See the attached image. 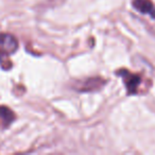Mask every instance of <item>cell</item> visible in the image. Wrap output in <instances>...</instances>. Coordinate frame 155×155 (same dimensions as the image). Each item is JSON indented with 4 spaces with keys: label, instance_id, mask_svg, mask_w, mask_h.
Instances as JSON below:
<instances>
[{
    "label": "cell",
    "instance_id": "1",
    "mask_svg": "<svg viewBox=\"0 0 155 155\" xmlns=\"http://www.w3.org/2000/svg\"><path fill=\"white\" fill-rule=\"evenodd\" d=\"M18 49V43L11 34L2 33L0 34V61L8 54H12Z\"/></svg>",
    "mask_w": 155,
    "mask_h": 155
},
{
    "label": "cell",
    "instance_id": "2",
    "mask_svg": "<svg viewBox=\"0 0 155 155\" xmlns=\"http://www.w3.org/2000/svg\"><path fill=\"white\" fill-rule=\"evenodd\" d=\"M117 74H119L122 78L123 82H124L125 86H127V91L129 95H133L137 91L138 86H139L140 82H141V79L138 74L136 73H132L130 71L122 69V70H119L117 72Z\"/></svg>",
    "mask_w": 155,
    "mask_h": 155
},
{
    "label": "cell",
    "instance_id": "3",
    "mask_svg": "<svg viewBox=\"0 0 155 155\" xmlns=\"http://www.w3.org/2000/svg\"><path fill=\"white\" fill-rule=\"evenodd\" d=\"M133 7L142 14H149L155 18V7L151 0H133Z\"/></svg>",
    "mask_w": 155,
    "mask_h": 155
},
{
    "label": "cell",
    "instance_id": "4",
    "mask_svg": "<svg viewBox=\"0 0 155 155\" xmlns=\"http://www.w3.org/2000/svg\"><path fill=\"white\" fill-rule=\"evenodd\" d=\"M15 119L14 113L7 106H0V129H7Z\"/></svg>",
    "mask_w": 155,
    "mask_h": 155
},
{
    "label": "cell",
    "instance_id": "5",
    "mask_svg": "<svg viewBox=\"0 0 155 155\" xmlns=\"http://www.w3.org/2000/svg\"><path fill=\"white\" fill-rule=\"evenodd\" d=\"M102 84H103V81H102L101 79H88V80L85 82V84L82 86V87H84V88H82L81 91H94L96 87L102 86Z\"/></svg>",
    "mask_w": 155,
    "mask_h": 155
}]
</instances>
